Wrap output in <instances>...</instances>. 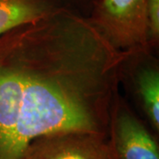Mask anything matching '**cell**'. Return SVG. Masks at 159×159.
I'll return each instance as SVG.
<instances>
[{
    "mask_svg": "<svg viewBox=\"0 0 159 159\" xmlns=\"http://www.w3.org/2000/svg\"><path fill=\"white\" fill-rule=\"evenodd\" d=\"M131 57L64 6L0 36V159H24L32 142L51 134L108 137Z\"/></svg>",
    "mask_w": 159,
    "mask_h": 159,
    "instance_id": "cell-1",
    "label": "cell"
},
{
    "mask_svg": "<svg viewBox=\"0 0 159 159\" xmlns=\"http://www.w3.org/2000/svg\"><path fill=\"white\" fill-rule=\"evenodd\" d=\"M86 17L118 51L133 57L150 47L146 0H97Z\"/></svg>",
    "mask_w": 159,
    "mask_h": 159,
    "instance_id": "cell-2",
    "label": "cell"
},
{
    "mask_svg": "<svg viewBox=\"0 0 159 159\" xmlns=\"http://www.w3.org/2000/svg\"><path fill=\"white\" fill-rule=\"evenodd\" d=\"M108 146L112 159H159L155 137L118 94L111 111Z\"/></svg>",
    "mask_w": 159,
    "mask_h": 159,
    "instance_id": "cell-3",
    "label": "cell"
},
{
    "mask_svg": "<svg viewBox=\"0 0 159 159\" xmlns=\"http://www.w3.org/2000/svg\"><path fill=\"white\" fill-rule=\"evenodd\" d=\"M24 159H112L108 137L88 133H62L36 139Z\"/></svg>",
    "mask_w": 159,
    "mask_h": 159,
    "instance_id": "cell-4",
    "label": "cell"
},
{
    "mask_svg": "<svg viewBox=\"0 0 159 159\" xmlns=\"http://www.w3.org/2000/svg\"><path fill=\"white\" fill-rule=\"evenodd\" d=\"M61 6L58 0H0V36L37 21Z\"/></svg>",
    "mask_w": 159,
    "mask_h": 159,
    "instance_id": "cell-5",
    "label": "cell"
},
{
    "mask_svg": "<svg viewBox=\"0 0 159 159\" xmlns=\"http://www.w3.org/2000/svg\"><path fill=\"white\" fill-rule=\"evenodd\" d=\"M134 84L142 108L154 130H159V71L155 65H145L138 69Z\"/></svg>",
    "mask_w": 159,
    "mask_h": 159,
    "instance_id": "cell-6",
    "label": "cell"
},
{
    "mask_svg": "<svg viewBox=\"0 0 159 159\" xmlns=\"http://www.w3.org/2000/svg\"><path fill=\"white\" fill-rule=\"evenodd\" d=\"M146 6L149 44L152 47L159 41V0H146Z\"/></svg>",
    "mask_w": 159,
    "mask_h": 159,
    "instance_id": "cell-7",
    "label": "cell"
},
{
    "mask_svg": "<svg viewBox=\"0 0 159 159\" xmlns=\"http://www.w3.org/2000/svg\"><path fill=\"white\" fill-rule=\"evenodd\" d=\"M61 6L87 16L91 6L97 0H58Z\"/></svg>",
    "mask_w": 159,
    "mask_h": 159,
    "instance_id": "cell-8",
    "label": "cell"
}]
</instances>
